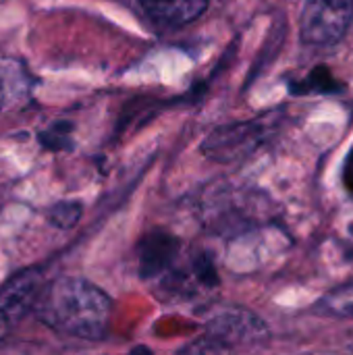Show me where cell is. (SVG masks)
Masks as SVG:
<instances>
[{
    "label": "cell",
    "instance_id": "6da1fadb",
    "mask_svg": "<svg viewBox=\"0 0 353 355\" xmlns=\"http://www.w3.org/2000/svg\"><path fill=\"white\" fill-rule=\"evenodd\" d=\"M42 322L77 339H102L112 304L108 295L83 279L64 277L44 285L33 304Z\"/></svg>",
    "mask_w": 353,
    "mask_h": 355
},
{
    "label": "cell",
    "instance_id": "7a4b0ae2",
    "mask_svg": "<svg viewBox=\"0 0 353 355\" xmlns=\"http://www.w3.org/2000/svg\"><path fill=\"white\" fill-rule=\"evenodd\" d=\"M283 121L281 112H268L252 121L233 123L214 129L202 144V152L218 162H233L254 154L262 144H266L279 129Z\"/></svg>",
    "mask_w": 353,
    "mask_h": 355
},
{
    "label": "cell",
    "instance_id": "3957f363",
    "mask_svg": "<svg viewBox=\"0 0 353 355\" xmlns=\"http://www.w3.org/2000/svg\"><path fill=\"white\" fill-rule=\"evenodd\" d=\"M353 19V0H306L302 10V40L308 46H335Z\"/></svg>",
    "mask_w": 353,
    "mask_h": 355
},
{
    "label": "cell",
    "instance_id": "277c9868",
    "mask_svg": "<svg viewBox=\"0 0 353 355\" xmlns=\"http://www.w3.org/2000/svg\"><path fill=\"white\" fill-rule=\"evenodd\" d=\"M42 287H44L42 275L29 270L17 275L0 289V339L10 329V324H15L21 316H25L33 308Z\"/></svg>",
    "mask_w": 353,
    "mask_h": 355
},
{
    "label": "cell",
    "instance_id": "5b68a950",
    "mask_svg": "<svg viewBox=\"0 0 353 355\" xmlns=\"http://www.w3.org/2000/svg\"><path fill=\"white\" fill-rule=\"evenodd\" d=\"M210 335L221 343H246V341H258L260 337H266V327L260 318H256L248 310H227L214 316L208 322Z\"/></svg>",
    "mask_w": 353,
    "mask_h": 355
},
{
    "label": "cell",
    "instance_id": "8992f818",
    "mask_svg": "<svg viewBox=\"0 0 353 355\" xmlns=\"http://www.w3.org/2000/svg\"><path fill=\"white\" fill-rule=\"evenodd\" d=\"M144 12L164 25V27H183L200 19L210 0H139Z\"/></svg>",
    "mask_w": 353,
    "mask_h": 355
},
{
    "label": "cell",
    "instance_id": "52a82bcc",
    "mask_svg": "<svg viewBox=\"0 0 353 355\" xmlns=\"http://www.w3.org/2000/svg\"><path fill=\"white\" fill-rule=\"evenodd\" d=\"M179 254V239L164 231L150 233L139 245V272L141 277H156L171 268Z\"/></svg>",
    "mask_w": 353,
    "mask_h": 355
},
{
    "label": "cell",
    "instance_id": "ba28073f",
    "mask_svg": "<svg viewBox=\"0 0 353 355\" xmlns=\"http://www.w3.org/2000/svg\"><path fill=\"white\" fill-rule=\"evenodd\" d=\"M339 89H341V83L331 75V71L327 67H318L306 79L291 83V92L298 94V96H304V94H333V92H339Z\"/></svg>",
    "mask_w": 353,
    "mask_h": 355
},
{
    "label": "cell",
    "instance_id": "9c48e42d",
    "mask_svg": "<svg viewBox=\"0 0 353 355\" xmlns=\"http://www.w3.org/2000/svg\"><path fill=\"white\" fill-rule=\"evenodd\" d=\"M71 129H73L71 123L56 121L46 131L40 133V141L48 150H69L71 148Z\"/></svg>",
    "mask_w": 353,
    "mask_h": 355
},
{
    "label": "cell",
    "instance_id": "30bf717a",
    "mask_svg": "<svg viewBox=\"0 0 353 355\" xmlns=\"http://www.w3.org/2000/svg\"><path fill=\"white\" fill-rule=\"evenodd\" d=\"M81 218V206L77 202H62L56 204L50 212V220L52 225H56L58 229H71L77 225V220Z\"/></svg>",
    "mask_w": 353,
    "mask_h": 355
},
{
    "label": "cell",
    "instance_id": "8fae6325",
    "mask_svg": "<svg viewBox=\"0 0 353 355\" xmlns=\"http://www.w3.org/2000/svg\"><path fill=\"white\" fill-rule=\"evenodd\" d=\"M325 308L337 316H353V289H343L325 300Z\"/></svg>",
    "mask_w": 353,
    "mask_h": 355
},
{
    "label": "cell",
    "instance_id": "7c38bea8",
    "mask_svg": "<svg viewBox=\"0 0 353 355\" xmlns=\"http://www.w3.org/2000/svg\"><path fill=\"white\" fill-rule=\"evenodd\" d=\"M131 355H154L148 347H144V345H139V347H135L133 352H131Z\"/></svg>",
    "mask_w": 353,
    "mask_h": 355
},
{
    "label": "cell",
    "instance_id": "4fadbf2b",
    "mask_svg": "<svg viewBox=\"0 0 353 355\" xmlns=\"http://www.w3.org/2000/svg\"><path fill=\"white\" fill-rule=\"evenodd\" d=\"M2 98H4V83H2V77H0V106H2Z\"/></svg>",
    "mask_w": 353,
    "mask_h": 355
}]
</instances>
